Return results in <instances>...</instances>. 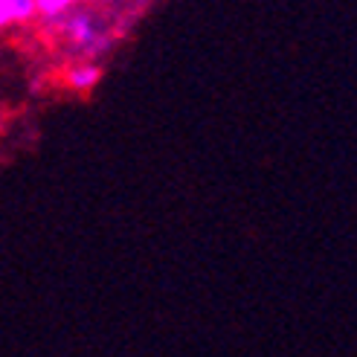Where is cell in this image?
<instances>
[{
    "label": "cell",
    "mask_w": 357,
    "mask_h": 357,
    "mask_svg": "<svg viewBox=\"0 0 357 357\" xmlns=\"http://www.w3.org/2000/svg\"><path fill=\"white\" fill-rule=\"evenodd\" d=\"M131 3V9H146L149 3H154V0H128Z\"/></svg>",
    "instance_id": "obj_5"
},
{
    "label": "cell",
    "mask_w": 357,
    "mask_h": 357,
    "mask_svg": "<svg viewBox=\"0 0 357 357\" xmlns=\"http://www.w3.org/2000/svg\"><path fill=\"white\" fill-rule=\"evenodd\" d=\"M59 21H64V35H67L70 47L76 52H84V56H99V52H105L114 41L111 29L105 26L93 12H84V9L76 12V6H73L64 17H59Z\"/></svg>",
    "instance_id": "obj_1"
},
{
    "label": "cell",
    "mask_w": 357,
    "mask_h": 357,
    "mask_svg": "<svg viewBox=\"0 0 357 357\" xmlns=\"http://www.w3.org/2000/svg\"><path fill=\"white\" fill-rule=\"evenodd\" d=\"M99 79H102V67L96 61H79V64H73L67 70V84L79 93L93 91V87L99 84Z\"/></svg>",
    "instance_id": "obj_2"
},
{
    "label": "cell",
    "mask_w": 357,
    "mask_h": 357,
    "mask_svg": "<svg viewBox=\"0 0 357 357\" xmlns=\"http://www.w3.org/2000/svg\"><path fill=\"white\" fill-rule=\"evenodd\" d=\"M32 15H35L32 0H0V29L12 24H26Z\"/></svg>",
    "instance_id": "obj_3"
},
{
    "label": "cell",
    "mask_w": 357,
    "mask_h": 357,
    "mask_svg": "<svg viewBox=\"0 0 357 357\" xmlns=\"http://www.w3.org/2000/svg\"><path fill=\"white\" fill-rule=\"evenodd\" d=\"M32 3H35V15L50 17V21H59V17H64L79 0H32Z\"/></svg>",
    "instance_id": "obj_4"
},
{
    "label": "cell",
    "mask_w": 357,
    "mask_h": 357,
    "mask_svg": "<svg viewBox=\"0 0 357 357\" xmlns=\"http://www.w3.org/2000/svg\"><path fill=\"white\" fill-rule=\"evenodd\" d=\"M87 3H108V0H87Z\"/></svg>",
    "instance_id": "obj_6"
}]
</instances>
